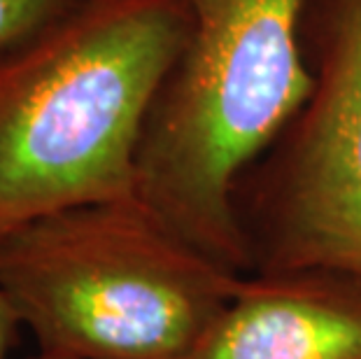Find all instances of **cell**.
<instances>
[{
  "mask_svg": "<svg viewBox=\"0 0 361 359\" xmlns=\"http://www.w3.org/2000/svg\"><path fill=\"white\" fill-rule=\"evenodd\" d=\"M240 280L135 198L0 233V285L49 357L194 359Z\"/></svg>",
  "mask_w": 361,
  "mask_h": 359,
  "instance_id": "obj_3",
  "label": "cell"
},
{
  "mask_svg": "<svg viewBox=\"0 0 361 359\" xmlns=\"http://www.w3.org/2000/svg\"><path fill=\"white\" fill-rule=\"evenodd\" d=\"M33 359H61V357H49V355H42V353H37Z\"/></svg>",
  "mask_w": 361,
  "mask_h": 359,
  "instance_id": "obj_8",
  "label": "cell"
},
{
  "mask_svg": "<svg viewBox=\"0 0 361 359\" xmlns=\"http://www.w3.org/2000/svg\"><path fill=\"white\" fill-rule=\"evenodd\" d=\"M305 3L184 0L187 35L137 145L135 201L243 276L235 192L310 91Z\"/></svg>",
  "mask_w": 361,
  "mask_h": 359,
  "instance_id": "obj_2",
  "label": "cell"
},
{
  "mask_svg": "<svg viewBox=\"0 0 361 359\" xmlns=\"http://www.w3.org/2000/svg\"><path fill=\"white\" fill-rule=\"evenodd\" d=\"M184 35V0H75L0 56V233L135 198L137 145Z\"/></svg>",
  "mask_w": 361,
  "mask_h": 359,
  "instance_id": "obj_1",
  "label": "cell"
},
{
  "mask_svg": "<svg viewBox=\"0 0 361 359\" xmlns=\"http://www.w3.org/2000/svg\"><path fill=\"white\" fill-rule=\"evenodd\" d=\"M310 91L235 192L250 273L361 280V0H308Z\"/></svg>",
  "mask_w": 361,
  "mask_h": 359,
  "instance_id": "obj_4",
  "label": "cell"
},
{
  "mask_svg": "<svg viewBox=\"0 0 361 359\" xmlns=\"http://www.w3.org/2000/svg\"><path fill=\"white\" fill-rule=\"evenodd\" d=\"M21 329V320L14 310L10 296L5 294L3 285H0V359H7L12 353L14 343Z\"/></svg>",
  "mask_w": 361,
  "mask_h": 359,
  "instance_id": "obj_7",
  "label": "cell"
},
{
  "mask_svg": "<svg viewBox=\"0 0 361 359\" xmlns=\"http://www.w3.org/2000/svg\"><path fill=\"white\" fill-rule=\"evenodd\" d=\"M75 0H0V56L63 14Z\"/></svg>",
  "mask_w": 361,
  "mask_h": 359,
  "instance_id": "obj_6",
  "label": "cell"
},
{
  "mask_svg": "<svg viewBox=\"0 0 361 359\" xmlns=\"http://www.w3.org/2000/svg\"><path fill=\"white\" fill-rule=\"evenodd\" d=\"M194 359H361V280L247 273Z\"/></svg>",
  "mask_w": 361,
  "mask_h": 359,
  "instance_id": "obj_5",
  "label": "cell"
}]
</instances>
